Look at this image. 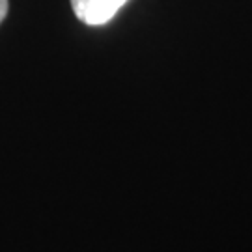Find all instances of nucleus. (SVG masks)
<instances>
[{
    "instance_id": "nucleus-1",
    "label": "nucleus",
    "mask_w": 252,
    "mask_h": 252,
    "mask_svg": "<svg viewBox=\"0 0 252 252\" xmlns=\"http://www.w3.org/2000/svg\"><path fill=\"white\" fill-rule=\"evenodd\" d=\"M127 0H71V8L77 19L90 27L107 25L120 9L126 6Z\"/></svg>"
},
{
    "instance_id": "nucleus-2",
    "label": "nucleus",
    "mask_w": 252,
    "mask_h": 252,
    "mask_svg": "<svg viewBox=\"0 0 252 252\" xmlns=\"http://www.w3.org/2000/svg\"><path fill=\"white\" fill-rule=\"evenodd\" d=\"M8 15V0H0V23Z\"/></svg>"
}]
</instances>
